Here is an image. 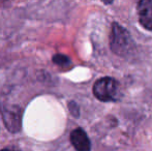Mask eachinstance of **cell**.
<instances>
[{
    "label": "cell",
    "instance_id": "cell-8",
    "mask_svg": "<svg viewBox=\"0 0 152 151\" xmlns=\"http://www.w3.org/2000/svg\"><path fill=\"white\" fill-rule=\"evenodd\" d=\"M102 1L104 2V4H111L114 0H102Z\"/></svg>",
    "mask_w": 152,
    "mask_h": 151
},
{
    "label": "cell",
    "instance_id": "cell-7",
    "mask_svg": "<svg viewBox=\"0 0 152 151\" xmlns=\"http://www.w3.org/2000/svg\"><path fill=\"white\" fill-rule=\"evenodd\" d=\"M68 108H69L70 113L74 115L75 117H79V115H80V109H79V106L77 105V103L69 101L68 103Z\"/></svg>",
    "mask_w": 152,
    "mask_h": 151
},
{
    "label": "cell",
    "instance_id": "cell-2",
    "mask_svg": "<svg viewBox=\"0 0 152 151\" xmlns=\"http://www.w3.org/2000/svg\"><path fill=\"white\" fill-rule=\"evenodd\" d=\"M93 93L100 101H114L119 94V83L110 77L102 78L94 84Z\"/></svg>",
    "mask_w": 152,
    "mask_h": 151
},
{
    "label": "cell",
    "instance_id": "cell-1",
    "mask_svg": "<svg viewBox=\"0 0 152 151\" xmlns=\"http://www.w3.org/2000/svg\"><path fill=\"white\" fill-rule=\"evenodd\" d=\"M111 50L118 56H128L134 49V42L130 33L119 25L118 23H113L112 32L110 37Z\"/></svg>",
    "mask_w": 152,
    "mask_h": 151
},
{
    "label": "cell",
    "instance_id": "cell-3",
    "mask_svg": "<svg viewBox=\"0 0 152 151\" xmlns=\"http://www.w3.org/2000/svg\"><path fill=\"white\" fill-rule=\"evenodd\" d=\"M138 14L140 24L147 30H152V0H139Z\"/></svg>",
    "mask_w": 152,
    "mask_h": 151
},
{
    "label": "cell",
    "instance_id": "cell-4",
    "mask_svg": "<svg viewBox=\"0 0 152 151\" xmlns=\"http://www.w3.org/2000/svg\"><path fill=\"white\" fill-rule=\"evenodd\" d=\"M70 142L77 151H90L91 143L84 129L76 128L70 133Z\"/></svg>",
    "mask_w": 152,
    "mask_h": 151
},
{
    "label": "cell",
    "instance_id": "cell-6",
    "mask_svg": "<svg viewBox=\"0 0 152 151\" xmlns=\"http://www.w3.org/2000/svg\"><path fill=\"white\" fill-rule=\"evenodd\" d=\"M53 62L58 65V66L66 67L68 65H70V59L63 54H56L53 56Z\"/></svg>",
    "mask_w": 152,
    "mask_h": 151
},
{
    "label": "cell",
    "instance_id": "cell-5",
    "mask_svg": "<svg viewBox=\"0 0 152 151\" xmlns=\"http://www.w3.org/2000/svg\"><path fill=\"white\" fill-rule=\"evenodd\" d=\"M4 121L6 123V126L8 129L12 131H17L20 128V120L21 117L20 115H18L17 112H12V111H7V113H4Z\"/></svg>",
    "mask_w": 152,
    "mask_h": 151
},
{
    "label": "cell",
    "instance_id": "cell-9",
    "mask_svg": "<svg viewBox=\"0 0 152 151\" xmlns=\"http://www.w3.org/2000/svg\"><path fill=\"white\" fill-rule=\"evenodd\" d=\"M1 151H16V150H8V149H5V150H1Z\"/></svg>",
    "mask_w": 152,
    "mask_h": 151
}]
</instances>
